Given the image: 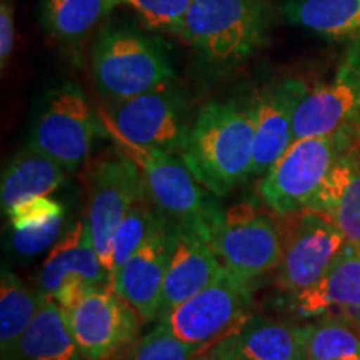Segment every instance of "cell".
Instances as JSON below:
<instances>
[{
	"label": "cell",
	"instance_id": "ffe728a7",
	"mask_svg": "<svg viewBox=\"0 0 360 360\" xmlns=\"http://www.w3.org/2000/svg\"><path fill=\"white\" fill-rule=\"evenodd\" d=\"M360 302V257L347 244L339 259L307 289L295 292V309L302 317H317L332 309Z\"/></svg>",
	"mask_w": 360,
	"mask_h": 360
},
{
	"label": "cell",
	"instance_id": "7a4b0ae2",
	"mask_svg": "<svg viewBox=\"0 0 360 360\" xmlns=\"http://www.w3.org/2000/svg\"><path fill=\"white\" fill-rule=\"evenodd\" d=\"M270 19L265 0H193L174 35L207 64L233 69L264 47Z\"/></svg>",
	"mask_w": 360,
	"mask_h": 360
},
{
	"label": "cell",
	"instance_id": "4316f807",
	"mask_svg": "<svg viewBox=\"0 0 360 360\" xmlns=\"http://www.w3.org/2000/svg\"><path fill=\"white\" fill-rule=\"evenodd\" d=\"M157 215H159V210L148 200L146 191H143L142 195L139 197L132 209L129 210L122 222L117 227L114 242H112V272L109 282L130 259V255L137 250L143 238L148 236L152 225L157 220Z\"/></svg>",
	"mask_w": 360,
	"mask_h": 360
},
{
	"label": "cell",
	"instance_id": "9a60e30c",
	"mask_svg": "<svg viewBox=\"0 0 360 360\" xmlns=\"http://www.w3.org/2000/svg\"><path fill=\"white\" fill-rule=\"evenodd\" d=\"M360 114V40L352 42L328 82L307 90L294 115V139L319 137L352 124Z\"/></svg>",
	"mask_w": 360,
	"mask_h": 360
},
{
	"label": "cell",
	"instance_id": "ac0fdd59",
	"mask_svg": "<svg viewBox=\"0 0 360 360\" xmlns=\"http://www.w3.org/2000/svg\"><path fill=\"white\" fill-rule=\"evenodd\" d=\"M222 269L224 265L220 264L212 247L199 233L180 229L177 244L162 285L157 321L209 285Z\"/></svg>",
	"mask_w": 360,
	"mask_h": 360
},
{
	"label": "cell",
	"instance_id": "836d02e7",
	"mask_svg": "<svg viewBox=\"0 0 360 360\" xmlns=\"http://www.w3.org/2000/svg\"><path fill=\"white\" fill-rule=\"evenodd\" d=\"M193 360H225L222 355H220L217 350L214 349V345L212 347H210L209 350H207V352H204V354H200L199 357H195Z\"/></svg>",
	"mask_w": 360,
	"mask_h": 360
},
{
	"label": "cell",
	"instance_id": "4fadbf2b",
	"mask_svg": "<svg viewBox=\"0 0 360 360\" xmlns=\"http://www.w3.org/2000/svg\"><path fill=\"white\" fill-rule=\"evenodd\" d=\"M107 282L109 274L98 259L87 219L77 220L49 252L40 272V289L69 310L89 287Z\"/></svg>",
	"mask_w": 360,
	"mask_h": 360
},
{
	"label": "cell",
	"instance_id": "9c48e42d",
	"mask_svg": "<svg viewBox=\"0 0 360 360\" xmlns=\"http://www.w3.org/2000/svg\"><path fill=\"white\" fill-rule=\"evenodd\" d=\"M220 264L245 282L272 272L283 254V238L277 224L250 204L220 209L207 232Z\"/></svg>",
	"mask_w": 360,
	"mask_h": 360
},
{
	"label": "cell",
	"instance_id": "7c38bea8",
	"mask_svg": "<svg viewBox=\"0 0 360 360\" xmlns=\"http://www.w3.org/2000/svg\"><path fill=\"white\" fill-rule=\"evenodd\" d=\"M179 233V225L159 212L148 236L109 282L143 322L159 317L162 285Z\"/></svg>",
	"mask_w": 360,
	"mask_h": 360
},
{
	"label": "cell",
	"instance_id": "5b68a950",
	"mask_svg": "<svg viewBox=\"0 0 360 360\" xmlns=\"http://www.w3.org/2000/svg\"><path fill=\"white\" fill-rule=\"evenodd\" d=\"M355 143L359 142L354 122L327 135L294 139L260 182L265 205L277 215L302 212L337 159Z\"/></svg>",
	"mask_w": 360,
	"mask_h": 360
},
{
	"label": "cell",
	"instance_id": "83f0119b",
	"mask_svg": "<svg viewBox=\"0 0 360 360\" xmlns=\"http://www.w3.org/2000/svg\"><path fill=\"white\" fill-rule=\"evenodd\" d=\"M212 345L180 340L164 327L157 326L141 340L130 360H193Z\"/></svg>",
	"mask_w": 360,
	"mask_h": 360
},
{
	"label": "cell",
	"instance_id": "44dd1931",
	"mask_svg": "<svg viewBox=\"0 0 360 360\" xmlns=\"http://www.w3.org/2000/svg\"><path fill=\"white\" fill-rule=\"evenodd\" d=\"M65 179L67 170L64 167L51 157L27 146L4 167L0 186L4 212L7 214L13 207L34 197L51 195L65 182Z\"/></svg>",
	"mask_w": 360,
	"mask_h": 360
},
{
	"label": "cell",
	"instance_id": "d6986e66",
	"mask_svg": "<svg viewBox=\"0 0 360 360\" xmlns=\"http://www.w3.org/2000/svg\"><path fill=\"white\" fill-rule=\"evenodd\" d=\"M345 150L307 205L344 233L347 244L360 247V148ZM305 210V209H304Z\"/></svg>",
	"mask_w": 360,
	"mask_h": 360
},
{
	"label": "cell",
	"instance_id": "2e32d148",
	"mask_svg": "<svg viewBox=\"0 0 360 360\" xmlns=\"http://www.w3.org/2000/svg\"><path fill=\"white\" fill-rule=\"evenodd\" d=\"M307 90L302 80L283 79L250 102L255 125L252 174L267 172L294 141V115Z\"/></svg>",
	"mask_w": 360,
	"mask_h": 360
},
{
	"label": "cell",
	"instance_id": "e575fe53",
	"mask_svg": "<svg viewBox=\"0 0 360 360\" xmlns=\"http://www.w3.org/2000/svg\"><path fill=\"white\" fill-rule=\"evenodd\" d=\"M354 127H355V135H357V142L360 146V114H359L357 119L354 120Z\"/></svg>",
	"mask_w": 360,
	"mask_h": 360
},
{
	"label": "cell",
	"instance_id": "4dcf8cb0",
	"mask_svg": "<svg viewBox=\"0 0 360 360\" xmlns=\"http://www.w3.org/2000/svg\"><path fill=\"white\" fill-rule=\"evenodd\" d=\"M62 227H64V217L57 219L56 222L45 225V227L32 229V231H13V249L22 255L39 254L60 238Z\"/></svg>",
	"mask_w": 360,
	"mask_h": 360
},
{
	"label": "cell",
	"instance_id": "30bf717a",
	"mask_svg": "<svg viewBox=\"0 0 360 360\" xmlns=\"http://www.w3.org/2000/svg\"><path fill=\"white\" fill-rule=\"evenodd\" d=\"M249 283L222 269L209 285L162 317L159 326L180 340L215 345L249 317Z\"/></svg>",
	"mask_w": 360,
	"mask_h": 360
},
{
	"label": "cell",
	"instance_id": "7402d4cb",
	"mask_svg": "<svg viewBox=\"0 0 360 360\" xmlns=\"http://www.w3.org/2000/svg\"><path fill=\"white\" fill-rule=\"evenodd\" d=\"M13 360H84L65 310L47 294L39 314L17 345Z\"/></svg>",
	"mask_w": 360,
	"mask_h": 360
},
{
	"label": "cell",
	"instance_id": "8fae6325",
	"mask_svg": "<svg viewBox=\"0 0 360 360\" xmlns=\"http://www.w3.org/2000/svg\"><path fill=\"white\" fill-rule=\"evenodd\" d=\"M142 193L141 172L117 147L90 167L85 219L98 259L109 277L112 272V242L117 227Z\"/></svg>",
	"mask_w": 360,
	"mask_h": 360
},
{
	"label": "cell",
	"instance_id": "ba28073f",
	"mask_svg": "<svg viewBox=\"0 0 360 360\" xmlns=\"http://www.w3.org/2000/svg\"><path fill=\"white\" fill-rule=\"evenodd\" d=\"M97 114L127 141L177 155L193 122L175 80L124 101L103 102Z\"/></svg>",
	"mask_w": 360,
	"mask_h": 360
},
{
	"label": "cell",
	"instance_id": "e0dca14e",
	"mask_svg": "<svg viewBox=\"0 0 360 360\" xmlns=\"http://www.w3.org/2000/svg\"><path fill=\"white\" fill-rule=\"evenodd\" d=\"M309 330L252 315L214 349L225 360H307Z\"/></svg>",
	"mask_w": 360,
	"mask_h": 360
},
{
	"label": "cell",
	"instance_id": "5bb4252c",
	"mask_svg": "<svg viewBox=\"0 0 360 360\" xmlns=\"http://www.w3.org/2000/svg\"><path fill=\"white\" fill-rule=\"evenodd\" d=\"M344 233L323 215L305 209L283 240L282 260L277 267V285L299 292L317 282L344 252Z\"/></svg>",
	"mask_w": 360,
	"mask_h": 360
},
{
	"label": "cell",
	"instance_id": "277c9868",
	"mask_svg": "<svg viewBox=\"0 0 360 360\" xmlns=\"http://www.w3.org/2000/svg\"><path fill=\"white\" fill-rule=\"evenodd\" d=\"M90 72L103 102L124 101L175 80L174 67L159 42L117 25H105L97 34Z\"/></svg>",
	"mask_w": 360,
	"mask_h": 360
},
{
	"label": "cell",
	"instance_id": "f546056e",
	"mask_svg": "<svg viewBox=\"0 0 360 360\" xmlns=\"http://www.w3.org/2000/svg\"><path fill=\"white\" fill-rule=\"evenodd\" d=\"M13 231H32L65 217L64 207L49 195L34 197L7 212Z\"/></svg>",
	"mask_w": 360,
	"mask_h": 360
},
{
	"label": "cell",
	"instance_id": "484cf974",
	"mask_svg": "<svg viewBox=\"0 0 360 360\" xmlns=\"http://www.w3.org/2000/svg\"><path fill=\"white\" fill-rule=\"evenodd\" d=\"M307 360H360V330L347 315L310 326Z\"/></svg>",
	"mask_w": 360,
	"mask_h": 360
},
{
	"label": "cell",
	"instance_id": "f1b7e54d",
	"mask_svg": "<svg viewBox=\"0 0 360 360\" xmlns=\"http://www.w3.org/2000/svg\"><path fill=\"white\" fill-rule=\"evenodd\" d=\"M192 4L193 0H119V6L137 13L147 29L172 35Z\"/></svg>",
	"mask_w": 360,
	"mask_h": 360
},
{
	"label": "cell",
	"instance_id": "1f68e13d",
	"mask_svg": "<svg viewBox=\"0 0 360 360\" xmlns=\"http://www.w3.org/2000/svg\"><path fill=\"white\" fill-rule=\"evenodd\" d=\"M15 47V6L13 0L0 2V69L6 74Z\"/></svg>",
	"mask_w": 360,
	"mask_h": 360
},
{
	"label": "cell",
	"instance_id": "d590c367",
	"mask_svg": "<svg viewBox=\"0 0 360 360\" xmlns=\"http://www.w3.org/2000/svg\"><path fill=\"white\" fill-rule=\"evenodd\" d=\"M357 252H359V257H360V247H357Z\"/></svg>",
	"mask_w": 360,
	"mask_h": 360
},
{
	"label": "cell",
	"instance_id": "d6a6232c",
	"mask_svg": "<svg viewBox=\"0 0 360 360\" xmlns=\"http://www.w3.org/2000/svg\"><path fill=\"white\" fill-rule=\"evenodd\" d=\"M342 314L347 315L350 321H352L360 330V302L354 304V305H349V307H344V309H342Z\"/></svg>",
	"mask_w": 360,
	"mask_h": 360
},
{
	"label": "cell",
	"instance_id": "6da1fadb",
	"mask_svg": "<svg viewBox=\"0 0 360 360\" xmlns=\"http://www.w3.org/2000/svg\"><path fill=\"white\" fill-rule=\"evenodd\" d=\"M254 139L250 103L212 101L193 117L179 157L205 191L224 197L252 175Z\"/></svg>",
	"mask_w": 360,
	"mask_h": 360
},
{
	"label": "cell",
	"instance_id": "52a82bcc",
	"mask_svg": "<svg viewBox=\"0 0 360 360\" xmlns=\"http://www.w3.org/2000/svg\"><path fill=\"white\" fill-rule=\"evenodd\" d=\"M65 314L84 360H125L142 340V317L109 282L90 287Z\"/></svg>",
	"mask_w": 360,
	"mask_h": 360
},
{
	"label": "cell",
	"instance_id": "8992f818",
	"mask_svg": "<svg viewBox=\"0 0 360 360\" xmlns=\"http://www.w3.org/2000/svg\"><path fill=\"white\" fill-rule=\"evenodd\" d=\"M102 124L79 84L65 82L45 96L30 129L29 147L67 172L82 167Z\"/></svg>",
	"mask_w": 360,
	"mask_h": 360
},
{
	"label": "cell",
	"instance_id": "603a6c76",
	"mask_svg": "<svg viewBox=\"0 0 360 360\" xmlns=\"http://www.w3.org/2000/svg\"><path fill=\"white\" fill-rule=\"evenodd\" d=\"M290 24L332 40H360V0H283Z\"/></svg>",
	"mask_w": 360,
	"mask_h": 360
},
{
	"label": "cell",
	"instance_id": "cb8c5ba5",
	"mask_svg": "<svg viewBox=\"0 0 360 360\" xmlns=\"http://www.w3.org/2000/svg\"><path fill=\"white\" fill-rule=\"evenodd\" d=\"M119 7V0H42L40 19L57 42L75 49Z\"/></svg>",
	"mask_w": 360,
	"mask_h": 360
},
{
	"label": "cell",
	"instance_id": "3957f363",
	"mask_svg": "<svg viewBox=\"0 0 360 360\" xmlns=\"http://www.w3.org/2000/svg\"><path fill=\"white\" fill-rule=\"evenodd\" d=\"M98 120L103 132L114 142V147L129 157L139 169L143 191L155 209L174 220L180 229L199 233L205 240L210 224L220 209L205 195L204 187L193 177L184 160L177 154L137 146L117 132L107 120L101 117Z\"/></svg>",
	"mask_w": 360,
	"mask_h": 360
},
{
	"label": "cell",
	"instance_id": "d4e9b609",
	"mask_svg": "<svg viewBox=\"0 0 360 360\" xmlns=\"http://www.w3.org/2000/svg\"><path fill=\"white\" fill-rule=\"evenodd\" d=\"M47 299L40 289L25 285L13 272L4 270L0 281V354L13 360L17 345Z\"/></svg>",
	"mask_w": 360,
	"mask_h": 360
}]
</instances>
